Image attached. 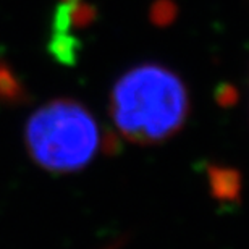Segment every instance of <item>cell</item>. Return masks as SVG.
<instances>
[{"mask_svg": "<svg viewBox=\"0 0 249 249\" xmlns=\"http://www.w3.org/2000/svg\"><path fill=\"white\" fill-rule=\"evenodd\" d=\"M110 115L115 129L129 142H165L188 120V89L170 68L157 63L138 65L113 86Z\"/></svg>", "mask_w": 249, "mask_h": 249, "instance_id": "6da1fadb", "label": "cell"}, {"mask_svg": "<svg viewBox=\"0 0 249 249\" xmlns=\"http://www.w3.org/2000/svg\"><path fill=\"white\" fill-rule=\"evenodd\" d=\"M26 146L39 167L57 173L78 172L101 151V126L79 102L58 99L31 115L26 124Z\"/></svg>", "mask_w": 249, "mask_h": 249, "instance_id": "7a4b0ae2", "label": "cell"}, {"mask_svg": "<svg viewBox=\"0 0 249 249\" xmlns=\"http://www.w3.org/2000/svg\"><path fill=\"white\" fill-rule=\"evenodd\" d=\"M117 248H118V246L115 245V246H108V248H106V249H117Z\"/></svg>", "mask_w": 249, "mask_h": 249, "instance_id": "3957f363", "label": "cell"}]
</instances>
